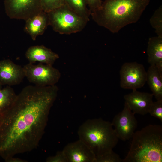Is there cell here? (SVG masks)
<instances>
[{
  "label": "cell",
  "instance_id": "cell-1",
  "mask_svg": "<svg viewBox=\"0 0 162 162\" xmlns=\"http://www.w3.org/2000/svg\"><path fill=\"white\" fill-rule=\"evenodd\" d=\"M57 91L54 86H27L0 114V157L5 160L38 147Z\"/></svg>",
  "mask_w": 162,
  "mask_h": 162
},
{
  "label": "cell",
  "instance_id": "cell-2",
  "mask_svg": "<svg viewBox=\"0 0 162 162\" xmlns=\"http://www.w3.org/2000/svg\"><path fill=\"white\" fill-rule=\"evenodd\" d=\"M150 0H104L101 7L91 13L93 20L113 33L136 22Z\"/></svg>",
  "mask_w": 162,
  "mask_h": 162
},
{
  "label": "cell",
  "instance_id": "cell-3",
  "mask_svg": "<svg viewBox=\"0 0 162 162\" xmlns=\"http://www.w3.org/2000/svg\"><path fill=\"white\" fill-rule=\"evenodd\" d=\"M122 162H162V126L150 124L135 132Z\"/></svg>",
  "mask_w": 162,
  "mask_h": 162
},
{
  "label": "cell",
  "instance_id": "cell-4",
  "mask_svg": "<svg viewBox=\"0 0 162 162\" xmlns=\"http://www.w3.org/2000/svg\"><path fill=\"white\" fill-rule=\"evenodd\" d=\"M78 134L95 157L113 150L119 140L111 122L101 118L86 121L79 128Z\"/></svg>",
  "mask_w": 162,
  "mask_h": 162
},
{
  "label": "cell",
  "instance_id": "cell-5",
  "mask_svg": "<svg viewBox=\"0 0 162 162\" xmlns=\"http://www.w3.org/2000/svg\"><path fill=\"white\" fill-rule=\"evenodd\" d=\"M47 13L49 25L61 34H70L80 32L89 21L75 13L65 4Z\"/></svg>",
  "mask_w": 162,
  "mask_h": 162
},
{
  "label": "cell",
  "instance_id": "cell-6",
  "mask_svg": "<svg viewBox=\"0 0 162 162\" xmlns=\"http://www.w3.org/2000/svg\"><path fill=\"white\" fill-rule=\"evenodd\" d=\"M23 68L25 77L30 82L36 86H54L59 77V71L52 65L41 63L34 65L29 63Z\"/></svg>",
  "mask_w": 162,
  "mask_h": 162
},
{
  "label": "cell",
  "instance_id": "cell-7",
  "mask_svg": "<svg viewBox=\"0 0 162 162\" xmlns=\"http://www.w3.org/2000/svg\"><path fill=\"white\" fill-rule=\"evenodd\" d=\"M120 86L125 89L137 90L146 82L147 71L144 66L136 62L124 63L120 71Z\"/></svg>",
  "mask_w": 162,
  "mask_h": 162
},
{
  "label": "cell",
  "instance_id": "cell-8",
  "mask_svg": "<svg viewBox=\"0 0 162 162\" xmlns=\"http://www.w3.org/2000/svg\"><path fill=\"white\" fill-rule=\"evenodd\" d=\"M7 15L11 19L26 20L43 11L41 0H4Z\"/></svg>",
  "mask_w": 162,
  "mask_h": 162
},
{
  "label": "cell",
  "instance_id": "cell-9",
  "mask_svg": "<svg viewBox=\"0 0 162 162\" xmlns=\"http://www.w3.org/2000/svg\"><path fill=\"white\" fill-rule=\"evenodd\" d=\"M134 115L125 102L123 110L114 117L111 123L119 139L125 141L132 138L137 126Z\"/></svg>",
  "mask_w": 162,
  "mask_h": 162
},
{
  "label": "cell",
  "instance_id": "cell-10",
  "mask_svg": "<svg viewBox=\"0 0 162 162\" xmlns=\"http://www.w3.org/2000/svg\"><path fill=\"white\" fill-rule=\"evenodd\" d=\"M25 77L23 67L9 59L0 61V83L2 86L18 85Z\"/></svg>",
  "mask_w": 162,
  "mask_h": 162
},
{
  "label": "cell",
  "instance_id": "cell-11",
  "mask_svg": "<svg viewBox=\"0 0 162 162\" xmlns=\"http://www.w3.org/2000/svg\"><path fill=\"white\" fill-rule=\"evenodd\" d=\"M62 150L68 162H95V154L79 139L67 144Z\"/></svg>",
  "mask_w": 162,
  "mask_h": 162
},
{
  "label": "cell",
  "instance_id": "cell-12",
  "mask_svg": "<svg viewBox=\"0 0 162 162\" xmlns=\"http://www.w3.org/2000/svg\"><path fill=\"white\" fill-rule=\"evenodd\" d=\"M153 96L152 93L134 90L131 93L125 95L124 98L125 102L135 114L144 115L148 113L153 102Z\"/></svg>",
  "mask_w": 162,
  "mask_h": 162
},
{
  "label": "cell",
  "instance_id": "cell-13",
  "mask_svg": "<svg viewBox=\"0 0 162 162\" xmlns=\"http://www.w3.org/2000/svg\"><path fill=\"white\" fill-rule=\"evenodd\" d=\"M25 56L29 63L38 62L51 65L59 57L58 54L43 45L30 47L26 51Z\"/></svg>",
  "mask_w": 162,
  "mask_h": 162
},
{
  "label": "cell",
  "instance_id": "cell-14",
  "mask_svg": "<svg viewBox=\"0 0 162 162\" xmlns=\"http://www.w3.org/2000/svg\"><path fill=\"white\" fill-rule=\"evenodd\" d=\"M24 31L28 34L33 40L43 34L49 25L47 13L43 11L28 18L26 21Z\"/></svg>",
  "mask_w": 162,
  "mask_h": 162
},
{
  "label": "cell",
  "instance_id": "cell-15",
  "mask_svg": "<svg viewBox=\"0 0 162 162\" xmlns=\"http://www.w3.org/2000/svg\"><path fill=\"white\" fill-rule=\"evenodd\" d=\"M146 82L157 100H162V75L155 65H150L149 67Z\"/></svg>",
  "mask_w": 162,
  "mask_h": 162
},
{
  "label": "cell",
  "instance_id": "cell-16",
  "mask_svg": "<svg viewBox=\"0 0 162 162\" xmlns=\"http://www.w3.org/2000/svg\"><path fill=\"white\" fill-rule=\"evenodd\" d=\"M146 52L148 62L150 65L162 63V37L157 36L150 38Z\"/></svg>",
  "mask_w": 162,
  "mask_h": 162
},
{
  "label": "cell",
  "instance_id": "cell-17",
  "mask_svg": "<svg viewBox=\"0 0 162 162\" xmlns=\"http://www.w3.org/2000/svg\"><path fill=\"white\" fill-rule=\"evenodd\" d=\"M17 95L11 86H7L0 89V114L10 107L15 101Z\"/></svg>",
  "mask_w": 162,
  "mask_h": 162
},
{
  "label": "cell",
  "instance_id": "cell-18",
  "mask_svg": "<svg viewBox=\"0 0 162 162\" xmlns=\"http://www.w3.org/2000/svg\"><path fill=\"white\" fill-rule=\"evenodd\" d=\"M65 4L80 16L89 20L91 12L87 7L85 0H65Z\"/></svg>",
  "mask_w": 162,
  "mask_h": 162
},
{
  "label": "cell",
  "instance_id": "cell-19",
  "mask_svg": "<svg viewBox=\"0 0 162 162\" xmlns=\"http://www.w3.org/2000/svg\"><path fill=\"white\" fill-rule=\"evenodd\" d=\"M150 23L158 36L162 37V6H160L151 17Z\"/></svg>",
  "mask_w": 162,
  "mask_h": 162
},
{
  "label": "cell",
  "instance_id": "cell-20",
  "mask_svg": "<svg viewBox=\"0 0 162 162\" xmlns=\"http://www.w3.org/2000/svg\"><path fill=\"white\" fill-rule=\"evenodd\" d=\"M43 11L48 13L65 5V0H41Z\"/></svg>",
  "mask_w": 162,
  "mask_h": 162
},
{
  "label": "cell",
  "instance_id": "cell-21",
  "mask_svg": "<svg viewBox=\"0 0 162 162\" xmlns=\"http://www.w3.org/2000/svg\"><path fill=\"white\" fill-rule=\"evenodd\" d=\"M122 159L113 150L103 155L96 157L95 162H122Z\"/></svg>",
  "mask_w": 162,
  "mask_h": 162
},
{
  "label": "cell",
  "instance_id": "cell-22",
  "mask_svg": "<svg viewBox=\"0 0 162 162\" xmlns=\"http://www.w3.org/2000/svg\"><path fill=\"white\" fill-rule=\"evenodd\" d=\"M148 113L162 122V100L153 102Z\"/></svg>",
  "mask_w": 162,
  "mask_h": 162
},
{
  "label": "cell",
  "instance_id": "cell-23",
  "mask_svg": "<svg viewBox=\"0 0 162 162\" xmlns=\"http://www.w3.org/2000/svg\"><path fill=\"white\" fill-rule=\"evenodd\" d=\"M47 162H68L63 150L57 152L54 156H49L46 159Z\"/></svg>",
  "mask_w": 162,
  "mask_h": 162
},
{
  "label": "cell",
  "instance_id": "cell-24",
  "mask_svg": "<svg viewBox=\"0 0 162 162\" xmlns=\"http://www.w3.org/2000/svg\"><path fill=\"white\" fill-rule=\"evenodd\" d=\"M91 12L99 9L101 6L102 0H85Z\"/></svg>",
  "mask_w": 162,
  "mask_h": 162
},
{
  "label": "cell",
  "instance_id": "cell-25",
  "mask_svg": "<svg viewBox=\"0 0 162 162\" xmlns=\"http://www.w3.org/2000/svg\"><path fill=\"white\" fill-rule=\"evenodd\" d=\"M6 162H27V160L14 157L9 158L5 160Z\"/></svg>",
  "mask_w": 162,
  "mask_h": 162
},
{
  "label": "cell",
  "instance_id": "cell-26",
  "mask_svg": "<svg viewBox=\"0 0 162 162\" xmlns=\"http://www.w3.org/2000/svg\"><path fill=\"white\" fill-rule=\"evenodd\" d=\"M2 85L0 83V89L2 88Z\"/></svg>",
  "mask_w": 162,
  "mask_h": 162
}]
</instances>
